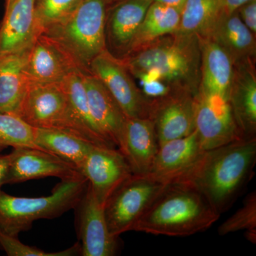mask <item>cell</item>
<instances>
[{
    "label": "cell",
    "mask_w": 256,
    "mask_h": 256,
    "mask_svg": "<svg viewBox=\"0 0 256 256\" xmlns=\"http://www.w3.org/2000/svg\"><path fill=\"white\" fill-rule=\"evenodd\" d=\"M256 162V138H242L205 151L172 183L191 185L222 215L229 210L248 182Z\"/></svg>",
    "instance_id": "6da1fadb"
},
{
    "label": "cell",
    "mask_w": 256,
    "mask_h": 256,
    "mask_svg": "<svg viewBox=\"0 0 256 256\" xmlns=\"http://www.w3.org/2000/svg\"><path fill=\"white\" fill-rule=\"evenodd\" d=\"M122 60L141 84L161 80L173 90L198 94L201 82V47L196 34L180 32L156 38Z\"/></svg>",
    "instance_id": "7a4b0ae2"
},
{
    "label": "cell",
    "mask_w": 256,
    "mask_h": 256,
    "mask_svg": "<svg viewBox=\"0 0 256 256\" xmlns=\"http://www.w3.org/2000/svg\"><path fill=\"white\" fill-rule=\"evenodd\" d=\"M206 197L191 185L171 183L158 196L133 232L169 237H188L206 232L218 222Z\"/></svg>",
    "instance_id": "3957f363"
},
{
    "label": "cell",
    "mask_w": 256,
    "mask_h": 256,
    "mask_svg": "<svg viewBox=\"0 0 256 256\" xmlns=\"http://www.w3.org/2000/svg\"><path fill=\"white\" fill-rule=\"evenodd\" d=\"M106 0H82L72 14L46 28L42 34L56 42L82 73L106 50Z\"/></svg>",
    "instance_id": "277c9868"
},
{
    "label": "cell",
    "mask_w": 256,
    "mask_h": 256,
    "mask_svg": "<svg viewBox=\"0 0 256 256\" xmlns=\"http://www.w3.org/2000/svg\"><path fill=\"white\" fill-rule=\"evenodd\" d=\"M88 182L82 176L62 180L52 194L38 198L12 196L0 188V232L18 237L41 220H54L74 210Z\"/></svg>",
    "instance_id": "5b68a950"
},
{
    "label": "cell",
    "mask_w": 256,
    "mask_h": 256,
    "mask_svg": "<svg viewBox=\"0 0 256 256\" xmlns=\"http://www.w3.org/2000/svg\"><path fill=\"white\" fill-rule=\"evenodd\" d=\"M170 184L148 175L132 174L128 178L114 191L104 206L112 235L120 237L133 232L146 210Z\"/></svg>",
    "instance_id": "8992f818"
},
{
    "label": "cell",
    "mask_w": 256,
    "mask_h": 256,
    "mask_svg": "<svg viewBox=\"0 0 256 256\" xmlns=\"http://www.w3.org/2000/svg\"><path fill=\"white\" fill-rule=\"evenodd\" d=\"M89 70L105 86L128 118H150L152 100L137 86L122 60L106 50L92 60Z\"/></svg>",
    "instance_id": "52a82bcc"
},
{
    "label": "cell",
    "mask_w": 256,
    "mask_h": 256,
    "mask_svg": "<svg viewBox=\"0 0 256 256\" xmlns=\"http://www.w3.org/2000/svg\"><path fill=\"white\" fill-rule=\"evenodd\" d=\"M18 117L35 129L68 132L69 101L63 82L30 86Z\"/></svg>",
    "instance_id": "ba28073f"
},
{
    "label": "cell",
    "mask_w": 256,
    "mask_h": 256,
    "mask_svg": "<svg viewBox=\"0 0 256 256\" xmlns=\"http://www.w3.org/2000/svg\"><path fill=\"white\" fill-rule=\"evenodd\" d=\"M76 227L82 256H114L120 250V237L114 236L108 226L104 206L88 184L74 208Z\"/></svg>",
    "instance_id": "9c48e42d"
},
{
    "label": "cell",
    "mask_w": 256,
    "mask_h": 256,
    "mask_svg": "<svg viewBox=\"0 0 256 256\" xmlns=\"http://www.w3.org/2000/svg\"><path fill=\"white\" fill-rule=\"evenodd\" d=\"M196 100L195 130L204 150L245 138L236 122L228 99L198 92Z\"/></svg>",
    "instance_id": "30bf717a"
},
{
    "label": "cell",
    "mask_w": 256,
    "mask_h": 256,
    "mask_svg": "<svg viewBox=\"0 0 256 256\" xmlns=\"http://www.w3.org/2000/svg\"><path fill=\"white\" fill-rule=\"evenodd\" d=\"M79 171L104 206L114 191L133 174L119 150L99 146H92Z\"/></svg>",
    "instance_id": "8fae6325"
},
{
    "label": "cell",
    "mask_w": 256,
    "mask_h": 256,
    "mask_svg": "<svg viewBox=\"0 0 256 256\" xmlns=\"http://www.w3.org/2000/svg\"><path fill=\"white\" fill-rule=\"evenodd\" d=\"M196 108V96L186 90H174L152 100L150 119L154 122L160 146L194 132Z\"/></svg>",
    "instance_id": "7c38bea8"
},
{
    "label": "cell",
    "mask_w": 256,
    "mask_h": 256,
    "mask_svg": "<svg viewBox=\"0 0 256 256\" xmlns=\"http://www.w3.org/2000/svg\"><path fill=\"white\" fill-rule=\"evenodd\" d=\"M153 0H121L108 8L106 50L118 60L126 58Z\"/></svg>",
    "instance_id": "4fadbf2b"
},
{
    "label": "cell",
    "mask_w": 256,
    "mask_h": 256,
    "mask_svg": "<svg viewBox=\"0 0 256 256\" xmlns=\"http://www.w3.org/2000/svg\"><path fill=\"white\" fill-rule=\"evenodd\" d=\"M6 185L46 178L62 180L82 176L76 166L41 150L13 148Z\"/></svg>",
    "instance_id": "5bb4252c"
},
{
    "label": "cell",
    "mask_w": 256,
    "mask_h": 256,
    "mask_svg": "<svg viewBox=\"0 0 256 256\" xmlns=\"http://www.w3.org/2000/svg\"><path fill=\"white\" fill-rule=\"evenodd\" d=\"M82 73L74 60L46 35L37 37L30 48L26 74L30 85L58 84Z\"/></svg>",
    "instance_id": "9a60e30c"
},
{
    "label": "cell",
    "mask_w": 256,
    "mask_h": 256,
    "mask_svg": "<svg viewBox=\"0 0 256 256\" xmlns=\"http://www.w3.org/2000/svg\"><path fill=\"white\" fill-rule=\"evenodd\" d=\"M154 122L150 118H128L118 150L127 160L134 175H146L159 150Z\"/></svg>",
    "instance_id": "2e32d148"
},
{
    "label": "cell",
    "mask_w": 256,
    "mask_h": 256,
    "mask_svg": "<svg viewBox=\"0 0 256 256\" xmlns=\"http://www.w3.org/2000/svg\"><path fill=\"white\" fill-rule=\"evenodd\" d=\"M88 102L96 124L104 134L119 148L128 117L118 104L97 77L82 73Z\"/></svg>",
    "instance_id": "e0dca14e"
},
{
    "label": "cell",
    "mask_w": 256,
    "mask_h": 256,
    "mask_svg": "<svg viewBox=\"0 0 256 256\" xmlns=\"http://www.w3.org/2000/svg\"><path fill=\"white\" fill-rule=\"evenodd\" d=\"M255 60L234 65L228 101L236 122L245 138H256V74Z\"/></svg>",
    "instance_id": "ac0fdd59"
},
{
    "label": "cell",
    "mask_w": 256,
    "mask_h": 256,
    "mask_svg": "<svg viewBox=\"0 0 256 256\" xmlns=\"http://www.w3.org/2000/svg\"><path fill=\"white\" fill-rule=\"evenodd\" d=\"M196 130L186 137L164 143L159 150L148 176L172 183L193 166L204 152Z\"/></svg>",
    "instance_id": "d6986e66"
},
{
    "label": "cell",
    "mask_w": 256,
    "mask_h": 256,
    "mask_svg": "<svg viewBox=\"0 0 256 256\" xmlns=\"http://www.w3.org/2000/svg\"><path fill=\"white\" fill-rule=\"evenodd\" d=\"M68 94L70 124L68 132L96 146L117 148L96 124L92 118L82 73L72 74L63 82Z\"/></svg>",
    "instance_id": "ffe728a7"
},
{
    "label": "cell",
    "mask_w": 256,
    "mask_h": 256,
    "mask_svg": "<svg viewBox=\"0 0 256 256\" xmlns=\"http://www.w3.org/2000/svg\"><path fill=\"white\" fill-rule=\"evenodd\" d=\"M36 0H15L0 26V56L30 48L36 40Z\"/></svg>",
    "instance_id": "44dd1931"
},
{
    "label": "cell",
    "mask_w": 256,
    "mask_h": 256,
    "mask_svg": "<svg viewBox=\"0 0 256 256\" xmlns=\"http://www.w3.org/2000/svg\"><path fill=\"white\" fill-rule=\"evenodd\" d=\"M198 36L201 47V82L198 92L228 100L234 77V60L212 38Z\"/></svg>",
    "instance_id": "7402d4cb"
},
{
    "label": "cell",
    "mask_w": 256,
    "mask_h": 256,
    "mask_svg": "<svg viewBox=\"0 0 256 256\" xmlns=\"http://www.w3.org/2000/svg\"><path fill=\"white\" fill-rule=\"evenodd\" d=\"M200 36H207L216 42L232 57L234 65L256 60V35L244 24L237 11L230 14L222 13Z\"/></svg>",
    "instance_id": "603a6c76"
},
{
    "label": "cell",
    "mask_w": 256,
    "mask_h": 256,
    "mask_svg": "<svg viewBox=\"0 0 256 256\" xmlns=\"http://www.w3.org/2000/svg\"><path fill=\"white\" fill-rule=\"evenodd\" d=\"M30 48L0 56V114H20L31 86L26 74Z\"/></svg>",
    "instance_id": "cb8c5ba5"
},
{
    "label": "cell",
    "mask_w": 256,
    "mask_h": 256,
    "mask_svg": "<svg viewBox=\"0 0 256 256\" xmlns=\"http://www.w3.org/2000/svg\"><path fill=\"white\" fill-rule=\"evenodd\" d=\"M34 140L40 150L73 164L78 171L89 152L96 146L70 133L55 129L34 128Z\"/></svg>",
    "instance_id": "d4e9b609"
},
{
    "label": "cell",
    "mask_w": 256,
    "mask_h": 256,
    "mask_svg": "<svg viewBox=\"0 0 256 256\" xmlns=\"http://www.w3.org/2000/svg\"><path fill=\"white\" fill-rule=\"evenodd\" d=\"M181 16L180 10L153 2L138 30L130 54L156 38L178 32Z\"/></svg>",
    "instance_id": "484cf974"
},
{
    "label": "cell",
    "mask_w": 256,
    "mask_h": 256,
    "mask_svg": "<svg viewBox=\"0 0 256 256\" xmlns=\"http://www.w3.org/2000/svg\"><path fill=\"white\" fill-rule=\"evenodd\" d=\"M223 12V0H188L178 32L201 36Z\"/></svg>",
    "instance_id": "4316f807"
},
{
    "label": "cell",
    "mask_w": 256,
    "mask_h": 256,
    "mask_svg": "<svg viewBox=\"0 0 256 256\" xmlns=\"http://www.w3.org/2000/svg\"><path fill=\"white\" fill-rule=\"evenodd\" d=\"M8 148L40 150L35 143L34 128L18 116L0 114V152Z\"/></svg>",
    "instance_id": "83f0119b"
},
{
    "label": "cell",
    "mask_w": 256,
    "mask_h": 256,
    "mask_svg": "<svg viewBox=\"0 0 256 256\" xmlns=\"http://www.w3.org/2000/svg\"><path fill=\"white\" fill-rule=\"evenodd\" d=\"M82 0H36L35 30L36 36L72 14Z\"/></svg>",
    "instance_id": "f1b7e54d"
},
{
    "label": "cell",
    "mask_w": 256,
    "mask_h": 256,
    "mask_svg": "<svg viewBox=\"0 0 256 256\" xmlns=\"http://www.w3.org/2000/svg\"><path fill=\"white\" fill-rule=\"evenodd\" d=\"M246 230L248 239L256 242V193L252 192L246 198L244 205L230 218L224 222L218 229L222 236L236 232Z\"/></svg>",
    "instance_id": "f546056e"
},
{
    "label": "cell",
    "mask_w": 256,
    "mask_h": 256,
    "mask_svg": "<svg viewBox=\"0 0 256 256\" xmlns=\"http://www.w3.org/2000/svg\"><path fill=\"white\" fill-rule=\"evenodd\" d=\"M0 248L10 256H73L80 255V242L63 252H46L36 247L25 245L18 237L11 236L0 232Z\"/></svg>",
    "instance_id": "4dcf8cb0"
},
{
    "label": "cell",
    "mask_w": 256,
    "mask_h": 256,
    "mask_svg": "<svg viewBox=\"0 0 256 256\" xmlns=\"http://www.w3.org/2000/svg\"><path fill=\"white\" fill-rule=\"evenodd\" d=\"M237 12L244 24L252 31L256 34V0L248 2L240 6Z\"/></svg>",
    "instance_id": "1f68e13d"
},
{
    "label": "cell",
    "mask_w": 256,
    "mask_h": 256,
    "mask_svg": "<svg viewBox=\"0 0 256 256\" xmlns=\"http://www.w3.org/2000/svg\"><path fill=\"white\" fill-rule=\"evenodd\" d=\"M10 163H11V154L0 156V188L4 185H6Z\"/></svg>",
    "instance_id": "d6a6232c"
},
{
    "label": "cell",
    "mask_w": 256,
    "mask_h": 256,
    "mask_svg": "<svg viewBox=\"0 0 256 256\" xmlns=\"http://www.w3.org/2000/svg\"><path fill=\"white\" fill-rule=\"evenodd\" d=\"M254 0H223L224 13L232 14L245 4Z\"/></svg>",
    "instance_id": "836d02e7"
},
{
    "label": "cell",
    "mask_w": 256,
    "mask_h": 256,
    "mask_svg": "<svg viewBox=\"0 0 256 256\" xmlns=\"http://www.w3.org/2000/svg\"><path fill=\"white\" fill-rule=\"evenodd\" d=\"M188 0H153L154 2L160 3V4L166 5V6H171L182 11L184 6L186 4Z\"/></svg>",
    "instance_id": "e575fe53"
},
{
    "label": "cell",
    "mask_w": 256,
    "mask_h": 256,
    "mask_svg": "<svg viewBox=\"0 0 256 256\" xmlns=\"http://www.w3.org/2000/svg\"><path fill=\"white\" fill-rule=\"evenodd\" d=\"M14 1L15 0H5V2H6V4H5V11L9 9Z\"/></svg>",
    "instance_id": "d590c367"
},
{
    "label": "cell",
    "mask_w": 256,
    "mask_h": 256,
    "mask_svg": "<svg viewBox=\"0 0 256 256\" xmlns=\"http://www.w3.org/2000/svg\"><path fill=\"white\" fill-rule=\"evenodd\" d=\"M121 0H106L107 2L108 6H110V5L116 4V3L118 2Z\"/></svg>",
    "instance_id": "8d00e7d4"
}]
</instances>
